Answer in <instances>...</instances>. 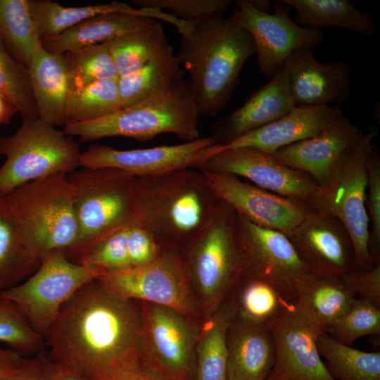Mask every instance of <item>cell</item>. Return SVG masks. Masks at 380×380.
<instances>
[{"mask_svg": "<svg viewBox=\"0 0 380 380\" xmlns=\"http://www.w3.org/2000/svg\"><path fill=\"white\" fill-rule=\"evenodd\" d=\"M140 308L94 279L61 308L44 338L55 361L86 380H108L133 370L141 362Z\"/></svg>", "mask_w": 380, "mask_h": 380, "instance_id": "1", "label": "cell"}, {"mask_svg": "<svg viewBox=\"0 0 380 380\" xmlns=\"http://www.w3.org/2000/svg\"><path fill=\"white\" fill-rule=\"evenodd\" d=\"M177 55L200 114L214 116L229 102L247 60L255 54L253 40L231 13L189 20L180 34Z\"/></svg>", "mask_w": 380, "mask_h": 380, "instance_id": "2", "label": "cell"}, {"mask_svg": "<svg viewBox=\"0 0 380 380\" xmlns=\"http://www.w3.org/2000/svg\"><path fill=\"white\" fill-rule=\"evenodd\" d=\"M137 222L164 248L184 253L208 223L220 199L195 167L135 177Z\"/></svg>", "mask_w": 380, "mask_h": 380, "instance_id": "3", "label": "cell"}, {"mask_svg": "<svg viewBox=\"0 0 380 380\" xmlns=\"http://www.w3.org/2000/svg\"><path fill=\"white\" fill-rule=\"evenodd\" d=\"M198 104L187 80L94 120L63 126L67 135L89 141L112 137L146 141L172 134L184 142L199 137Z\"/></svg>", "mask_w": 380, "mask_h": 380, "instance_id": "4", "label": "cell"}, {"mask_svg": "<svg viewBox=\"0 0 380 380\" xmlns=\"http://www.w3.org/2000/svg\"><path fill=\"white\" fill-rule=\"evenodd\" d=\"M183 254L201 314L207 318L232 296L246 272L236 211L220 200Z\"/></svg>", "mask_w": 380, "mask_h": 380, "instance_id": "5", "label": "cell"}, {"mask_svg": "<svg viewBox=\"0 0 380 380\" xmlns=\"http://www.w3.org/2000/svg\"><path fill=\"white\" fill-rule=\"evenodd\" d=\"M77 237L65 255L73 262L97 243L137 221L135 176L115 168H85L68 175Z\"/></svg>", "mask_w": 380, "mask_h": 380, "instance_id": "6", "label": "cell"}, {"mask_svg": "<svg viewBox=\"0 0 380 380\" xmlns=\"http://www.w3.org/2000/svg\"><path fill=\"white\" fill-rule=\"evenodd\" d=\"M5 196L23 243L40 262L74 245L78 230L68 175L30 182Z\"/></svg>", "mask_w": 380, "mask_h": 380, "instance_id": "7", "label": "cell"}, {"mask_svg": "<svg viewBox=\"0 0 380 380\" xmlns=\"http://www.w3.org/2000/svg\"><path fill=\"white\" fill-rule=\"evenodd\" d=\"M376 131H369L339 158L326 180L318 186L312 203L315 209L337 218L351 239L355 270L375 263L369 251V224L366 208L367 165Z\"/></svg>", "mask_w": 380, "mask_h": 380, "instance_id": "8", "label": "cell"}, {"mask_svg": "<svg viewBox=\"0 0 380 380\" xmlns=\"http://www.w3.org/2000/svg\"><path fill=\"white\" fill-rule=\"evenodd\" d=\"M78 144L39 117L23 120L12 135L0 138V194L37 179L68 175L80 166Z\"/></svg>", "mask_w": 380, "mask_h": 380, "instance_id": "9", "label": "cell"}, {"mask_svg": "<svg viewBox=\"0 0 380 380\" xmlns=\"http://www.w3.org/2000/svg\"><path fill=\"white\" fill-rule=\"evenodd\" d=\"M97 281L124 300H139L175 310L196 320L201 314L183 253L166 248L144 265L104 270Z\"/></svg>", "mask_w": 380, "mask_h": 380, "instance_id": "10", "label": "cell"}, {"mask_svg": "<svg viewBox=\"0 0 380 380\" xmlns=\"http://www.w3.org/2000/svg\"><path fill=\"white\" fill-rule=\"evenodd\" d=\"M104 270L73 262L65 251H56L42 260L37 270L24 281L0 292V298L15 303L44 338L63 304Z\"/></svg>", "mask_w": 380, "mask_h": 380, "instance_id": "11", "label": "cell"}, {"mask_svg": "<svg viewBox=\"0 0 380 380\" xmlns=\"http://www.w3.org/2000/svg\"><path fill=\"white\" fill-rule=\"evenodd\" d=\"M141 365L170 380H195L196 320L161 305L140 308Z\"/></svg>", "mask_w": 380, "mask_h": 380, "instance_id": "12", "label": "cell"}, {"mask_svg": "<svg viewBox=\"0 0 380 380\" xmlns=\"http://www.w3.org/2000/svg\"><path fill=\"white\" fill-rule=\"evenodd\" d=\"M234 4L232 13L251 34L259 70L267 77L272 78L280 71L298 49H314L324 39L320 30L293 21L291 8L281 1L273 3L272 13L255 8L247 0H236Z\"/></svg>", "mask_w": 380, "mask_h": 380, "instance_id": "13", "label": "cell"}, {"mask_svg": "<svg viewBox=\"0 0 380 380\" xmlns=\"http://www.w3.org/2000/svg\"><path fill=\"white\" fill-rule=\"evenodd\" d=\"M269 327L274 362L266 380H336L317 347L318 337L327 331L298 301H293Z\"/></svg>", "mask_w": 380, "mask_h": 380, "instance_id": "14", "label": "cell"}, {"mask_svg": "<svg viewBox=\"0 0 380 380\" xmlns=\"http://www.w3.org/2000/svg\"><path fill=\"white\" fill-rule=\"evenodd\" d=\"M212 136L172 146L119 150L96 144L82 152L80 165L85 168H115L135 177L158 175L195 167L218 151Z\"/></svg>", "mask_w": 380, "mask_h": 380, "instance_id": "15", "label": "cell"}, {"mask_svg": "<svg viewBox=\"0 0 380 380\" xmlns=\"http://www.w3.org/2000/svg\"><path fill=\"white\" fill-rule=\"evenodd\" d=\"M195 168L242 177L262 189L311 206L318 189L316 182L306 173L290 168L253 148L219 151Z\"/></svg>", "mask_w": 380, "mask_h": 380, "instance_id": "16", "label": "cell"}, {"mask_svg": "<svg viewBox=\"0 0 380 380\" xmlns=\"http://www.w3.org/2000/svg\"><path fill=\"white\" fill-rule=\"evenodd\" d=\"M237 215L246 274L268 281L287 298L295 300L297 285L310 271L288 236Z\"/></svg>", "mask_w": 380, "mask_h": 380, "instance_id": "17", "label": "cell"}, {"mask_svg": "<svg viewBox=\"0 0 380 380\" xmlns=\"http://www.w3.org/2000/svg\"><path fill=\"white\" fill-rule=\"evenodd\" d=\"M201 172L217 198L252 222L286 236L312 210L306 203L273 194L232 174Z\"/></svg>", "mask_w": 380, "mask_h": 380, "instance_id": "18", "label": "cell"}, {"mask_svg": "<svg viewBox=\"0 0 380 380\" xmlns=\"http://www.w3.org/2000/svg\"><path fill=\"white\" fill-rule=\"evenodd\" d=\"M311 273L340 277L355 270L351 239L331 215L312 208L287 236Z\"/></svg>", "mask_w": 380, "mask_h": 380, "instance_id": "19", "label": "cell"}, {"mask_svg": "<svg viewBox=\"0 0 380 380\" xmlns=\"http://www.w3.org/2000/svg\"><path fill=\"white\" fill-rule=\"evenodd\" d=\"M291 97L296 106H315L342 103L351 87L350 65L341 59L318 62L313 49L296 51L285 66Z\"/></svg>", "mask_w": 380, "mask_h": 380, "instance_id": "20", "label": "cell"}, {"mask_svg": "<svg viewBox=\"0 0 380 380\" xmlns=\"http://www.w3.org/2000/svg\"><path fill=\"white\" fill-rule=\"evenodd\" d=\"M364 133L341 115L315 135L282 147L270 156L322 184L341 156Z\"/></svg>", "mask_w": 380, "mask_h": 380, "instance_id": "21", "label": "cell"}, {"mask_svg": "<svg viewBox=\"0 0 380 380\" xmlns=\"http://www.w3.org/2000/svg\"><path fill=\"white\" fill-rule=\"evenodd\" d=\"M295 107L289 75L283 68L267 84L252 94L241 107L214 122L210 128V136L219 145L226 144L281 118Z\"/></svg>", "mask_w": 380, "mask_h": 380, "instance_id": "22", "label": "cell"}, {"mask_svg": "<svg viewBox=\"0 0 380 380\" xmlns=\"http://www.w3.org/2000/svg\"><path fill=\"white\" fill-rule=\"evenodd\" d=\"M343 114L338 106H296L281 118L219 145L218 151L248 147L271 155L282 147L315 135Z\"/></svg>", "mask_w": 380, "mask_h": 380, "instance_id": "23", "label": "cell"}, {"mask_svg": "<svg viewBox=\"0 0 380 380\" xmlns=\"http://www.w3.org/2000/svg\"><path fill=\"white\" fill-rule=\"evenodd\" d=\"M274 362L269 325L250 322L236 315L227 333V380H266Z\"/></svg>", "mask_w": 380, "mask_h": 380, "instance_id": "24", "label": "cell"}, {"mask_svg": "<svg viewBox=\"0 0 380 380\" xmlns=\"http://www.w3.org/2000/svg\"><path fill=\"white\" fill-rule=\"evenodd\" d=\"M163 250L153 235L134 221L92 247L76 263L105 270L127 269L151 262Z\"/></svg>", "mask_w": 380, "mask_h": 380, "instance_id": "25", "label": "cell"}, {"mask_svg": "<svg viewBox=\"0 0 380 380\" xmlns=\"http://www.w3.org/2000/svg\"><path fill=\"white\" fill-rule=\"evenodd\" d=\"M27 69L39 117L53 126H63L65 103L70 91L64 56L41 47L32 56Z\"/></svg>", "mask_w": 380, "mask_h": 380, "instance_id": "26", "label": "cell"}, {"mask_svg": "<svg viewBox=\"0 0 380 380\" xmlns=\"http://www.w3.org/2000/svg\"><path fill=\"white\" fill-rule=\"evenodd\" d=\"M156 20L123 13H103L89 18L53 37L42 40L44 49L64 54L108 42L145 27Z\"/></svg>", "mask_w": 380, "mask_h": 380, "instance_id": "27", "label": "cell"}, {"mask_svg": "<svg viewBox=\"0 0 380 380\" xmlns=\"http://www.w3.org/2000/svg\"><path fill=\"white\" fill-rule=\"evenodd\" d=\"M236 313L231 297L199 327L195 380H227V333Z\"/></svg>", "mask_w": 380, "mask_h": 380, "instance_id": "28", "label": "cell"}, {"mask_svg": "<svg viewBox=\"0 0 380 380\" xmlns=\"http://www.w3.org/2000/svg\"><path fill=\"white\" fill-rule=\"evenodd\" d=\"M296 11V23L303 27L343 28L372 37L377 25L369 13L358 11L350 0H281Z\"/></svg>", "mask_w": 380, "mask_h": 380, "instance_id": "29", "label": "cell"}, {"mask_svg": "<svg viewBox=\"0 0 380 380\" xmlns=\"http://www.w3.org/2000/svg\"><path fill=\"white\" fill-rule=\"evenodd\" d=\"M355 298L340 277H322L311 272L301 279L295 291V300L327 333L330 326L349 310Z\"/></svg>", "mask_w": 380, "mask_h": 380, "instance_id": "30", "label": "cell"}, {"mask_svg": "<svg viewBox=\"0 0 380 380\" xmlns=\"http://www.w3.org/2000/svg\"><path fill=\"white\" fill-rule=\"evenodd\" d=\"M184 70L170 45L145 65L117 80L121 108L141 101L184 79Z\"/></svg>", "mask_w": 380, "mask_h": 380, "instance_id": "31", "label": "cell"}, {"mask_svg": "<svg viewBox=\"0 0 380 380\" xmlns=\"http://www.w3.org/2000/svg\"><path fill=\"white\" fill-rule=\"evenodd\" d=\"M29 6L41 41L60 34L80 23L100 14L123 13L143 16L140 8H134L126 3L118 1L67 7L49 0H29Z\"/></svg>", "mask_w": 380, "mask_h": 380, "instance_id": "32", "label": "cell"}, {"mask_svg": "<svg viewBox=\"0 0 380 380\" xmlns=\"http://www.w3.org/2000/svg\"><path fill=\"white\" fill-rule=\"evenodd\" d=\"M40 263L23 243L5 194H0V292L24 281Z\"/></svg>", "mask_w": 380, "mask_h": 380, "instance_id": "33", "label": "cell"}, {"mask_svg": "<svg viewBox=\"0 0 380 380\" xmlns=\"http://www.w3.org/2000/svg\"><path fill=\"white\" fill-rule=\"evenodd\" d=\"M119 77L132 73L166 49L170 44L156 20L140 30L106 42Z\"/></svg>", "mask_w": 380, "mask_h": 380, "instance_id": "34", "label": "cell"}, {"mask_svg": "<svg viewBox=\"0 0 380 380\" xmlns=\"http://www.w3.org/2000/svg\"><path fill=\"white\" fill-rule=\"evenodd\" d=\"M0 40L27 68L42 41L32 18L29 0H0Z\"/></svg>", "mask_w": 380, "mask_h": 380, "instance_id": "35", "label": "cell"}, {"mask_svg": "<svg viewBox=\"0 0 380 380\" xmlns=\"http://www.w3.org/2000/svg\"><path fill=\"white\" fill-rule=\"evenodd\" d=\"M234 291L236 316L256 324L269 325L294 301L268 281L248 274Z\"/></svg>", "mask_w": 380, "mask_h": 380, "instance_id": "36", "label": "cell"}, {"mask_svg": "<svg viewBox=\"0 0 380 380\" xmlns=\"http://www.w3.org/2000/svg\"><path fill=\"white\" fill-rule=\"evenodd\" d=\"M320 356L336 380H380V353L362 351L344 345L327 333L318 337Z\"/></svg>", "mask_w": 380, "mask_h": 380, "instance_id": "37", "label": "cell"}, {"mask_svg": "<svg viewBox=\"0 0 380 380\" xmlns=\"http://www.w3.org/2000/svg\"><path fill=\"white\" fill-rule=\"evenodd\" d=\"M117 80L97 81L70 91L65 103L64 125L94 120L121 109Z\"/></svg>", "mask_w": 380, "mask_h": 380, "instance_id": "38", "label": "cell"}, {"mask_svg": "<svg viewBox=\"0 0 380 380\" xmlns=\"http://www.w3.org/2000/svg\"><path fill=\"white\" fill-rule=\"evenodd\" d=\"M63 55L69 70L70 91L94 82L118 77L106 42Z\"/></svg>", "mask_w": 380, "mask_h": 380, "instance_id": "39", "label": "cell"}, {"mask_svg": "<svg viewBox=\"0 0 380 380\" xmlns=\"http://www.w3.org/2000/svg\"><path fill=\"white\" fill-rule=\"evenodd\" d=\"M0 343L25 357L37 355L46 348L44 337L18 306L3 298H0Z\"/></svg>", "mask_w": 380, "mask_h": 380, "instance_id": "40", "label": "cell"}, {"mask_svg": "<svg viewBox=\"0 0 380 380\" xmlns=\"http://www.w3.org/2000/svg\"><path fill=\"white\" fill-rule=\"evenodd\" d=\"M0 91L13 104L23 120L39 117L28 69L10 54L1 40Z\"/></svg>", "mask_w": 380, "mask_h": 380, "instance_id": "41", "label": "cell"}, {"mask_svg": "<svg viewBox=\"0 0 380 380\" xmlns=\"http://www.w3.org/2000/svg\"><path fill=\"white\" fill-rule=\"evenodd\" d=\"M337 341L350 346L366 335L380 334V308L363 298H355L349 310L329 328Z\"/></svg>", "mask_w": 380, "mask_h": 380, "instance_id": "42", "label": "cell"}, {"mask_svg": "<svg viewBox=\"0 0 380 380\" xmlns=\"http://www.w3.org/2000/svg\"><path fill=\"white\" fill-rule=\"evenodd\" d=\"M366 208L369 224V251L374 262L380 263V155L373 146L367 165Z\"/></svg>", "mask_w": 380, "mask_h": 380, "instance_id": "43", "label": "cell"}, {"mask_svg": "<svg viewBox=\"0 0 380 380\" xmlns=\"http://www.w3.org/2000/svg\"><path fill=\"white\" fill-rule=\"evenodd\" d=\"M230 0H134L141 8L162 11L167 9L175 17L184 20H196L208 16L223 15L234 4Z\"/></svg>", "mask_w": 380, "mask_h": 380, "instance_id": "44", "label": "cell"}, {"mask_svg": "<svg viewBox=\"0 0 380 380\" xmlns=\"http://www.w3.org/2000/svg\"><path fill=\"white\" fill-rule=\"evenodd\" d=\"M340 279L356 297L380 308V263L368 270H354L341 275Z\"/></svg>", "mask_w": 380, "mask_h": 380, "instance_id": "45", "label": "cell"}, {"mask_svg": "<svg viewBox=\"0 0 380 380\" xmlns=\"http://www.w3.org/2000/svg\"><path fill=\"white\" fill-rule=\"evenodd\" d=\"M39 356L43 380H86L70 367L53 360L45 350Z\"/></svg>", "mask_w": 380, "mask_h": 380, "instance_id": "46", "label": "cell"}, {"mask_svg": "<svg viewBox=\"0 0 380 380\" xmlns=\"http://www.w3.org/2000/svg\"><path fill=\"white\" fill-rule=\"evenodd\" d=\"M0 380H43L39 354L25 357L12 373Z\"/></svg>", "mask_w": 380, "mask_h": 380, "instance_id": "47", "label": "cell"}, {"mask_svg": "<svg viewBox=\"0 0 380 380\" xmlns=\"http://www.w3.org/2000/svg\"><path fill=\"white\" fill-rule=\"evenodd\" d=\"M25 357V356L11 348L0 347V379L12 373Z\"/></svg>", "mask_w": 380, "mask_h": 380, "instance_id": "48", "label": "cell"}, {"mask_svg": "<svg viewBox=\"0 0 380 380\" xmlns=\"http://www.w3.org/2000/svg\"><path fill=\"white\" fill-rule=\"evenodd\" d=\"M108 380H170L141 365L139 367Z\"/></svg>", "mask_w": 380, "mask_h": 380, "instance_id": "49", "label": "cell"}, {"mask_svg": "<svg viewBox=\"0 0 380 380\" xmlns=\"http://www.w3.org/2000/svg\"><path fill=\"white\" fill-rule=\"evenodd\" d=\"M17 112L13 104L0 91V126L9 123Z\"/></svg>", "mask_w": 380, "mask_h": 380, "instance_id": "50", "label": "cell"}]
</instances>
